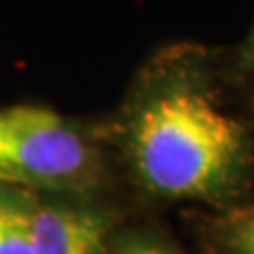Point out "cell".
<instances>
[{"instance_id":"4","label":"cell","mask_w":254,"mask_h":254,"mask_svg":"<svg viewBox=\"0 0 254 254\" xmlns=\"http://www.w3.org/2000/svg\"><path fill=\"white\" fill-rule=\"evenodd\" d=\"M0 254H34L28 190L0 187Z\"/></svg>"},{"instance_id":"1","label":"cell","mask_w":254,"mask_h":254,"mask_svg":"<svg viewBox=\"0 0 254 254\" xmlns=\"http://www.w3.org/2000/svg\"><path fill=\"white\" fill-rule=\"evenodd\" d=\"M123 148L138 180L168 197H212L246 165L244 125L190 76L157 64L123 117Z\"/></svg>"},{"instance_id":"7","label":"cell","mask_w":254,"mask_h":254,"mask_svg":"<svg viewBox=\"0 0 254 254\" xmlns=\"http://www.w3.org/2000/svg\"><path fill=\"white\" fill-rule=\"evenodd\" d=\"M115 254H170V252H165L163 248L153 246V244H131V246H125V248L117 250Z\"/></svg>"},{"instance_id":"6","label":"cell","mask_w":254,"mask_h":254,"mask_svg":"<svg viewBox=\"0 0 254 254\" xmlns=\"http://www.w3.org/2000/svg\"><path fill=\"white\" fill-rule=\"evenodd\" d=\"M237 62H240V68L244 70H254V21L250 26L248 36L244 38V43L240 47V55H237Z\"/></svg>"},{"instance_id":"3","label":"cell","mask_w":254,"mask_h":254,"mask_svg":"<svg viewBox=\"0 0 254 254\" xmlns=\"http://www.w3.org/2000/svg\"><path fill=\"white\" fill-rule=\"evenodd\" d=\"M62 195L30 193V237L34 254H106L110 216Z\"/></svg>"},{"instance_id":"5","label":"cell","mask_w":254,"mask_h":254,"mask_svg":"<svg viewBox=\"0 0 254 254\" xmlns=\"http://www.w3.org/2000/svg\"><path fill=\"white\" fill-rule=\"evenodd\" d=\"M225 244L231 254H254V203L227 216Z\"/></svg>"},{"instance_id":"2","label":"cell","mask_w":254,"mask_h":254,"mask_svg":"<svg viewBox=\"0 0 254 254\" xmlns=\"http://www.w3.org/2000/svg\"><path fill=\"white\" fill-rule=\"evenodd\" d=\"M104 178L89 131L41 104L0 106V187L41 195H85Z\"/></svg>"}]
</instances>
